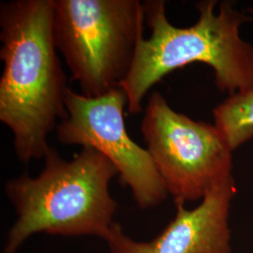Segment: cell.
I'll return each mask as SVG.
<instances>
[{"label":"cell","mask_w":253,"mask_h":253,"mask_svg":"<svg viewBox=\"0 0 253 253\" xmlns=\"http://www.w3.org/2000/svg\"><path fill=\"white\" fill-rule=\"evenodd\" d=\"M54 0L0 5V121L21 163L44 159L47 139L67 117V77L54 40Z\"/></svg>","instance_id":"1"},{"label":"cell","mask_w":253,"mask_h":253,"mask_svg":"<svg viewBox=\"0 0 253 253\" xmlns=\"http://www.w3.org/2000/svg\"><path fill=\"white\" fill-rule=\"evenodd\" d=\"M206 0L196 4L197 22L187 27L173 26L166 16L165 2H144L145 23L151 33L142 38L131 70L120 87L126 92L127 111H143L148 91L173 71L193 63L209 66L221 91L234 95L253 89V46L240 37L247 21L229 2Z\"/></svg>","instance_id":"2"},{"label":"cell","mask_w":253,"mask_h":253,"mask_svg":"<svg viewBox=\"0 0 253 253\" xmlns=\"http://www.w3.org/2000/svg\"><path fill=\"white\" fill-rule=\"evenodd\" d=\"M36 177L25 173L6 184L16 212L2 253H16L32 235H95L105 240L115 223L118 203L110 194L117 167L99 151L82 147L67 161L54 147Z\"/></svg>","instance_id":"3"},{"label":"cell","mask_w":253,"mask_h":253,"mask_svg":"<svg viewBox=\"0 0 253 253\" xmlns=\"http://www.w3.org/2000/svg\"><path fill=\"white\" fill-rule=\"evenodd\" d=\"M139 0H54V40L81 94L103 96L119 87L144 38Z\"/></svg>","instance_id":"4"},{"label":"cell","mask_w":253,"mask_h":253,"mask_svg":"<svg viewBox=\"0 0 253 253\" xmlns=\"http://www.w3.org/2000/svg\"><path fill=\"white\" fill-rule=\"evenodd\" d=\"M141 131L175 204L202 201L232 176L233 150L215 124L175 112L159 91L148 98Z\"/></svg>","instance_id":"5"},{"label":"cell","mask_w":253,"mask_h":253,"mask_svg":"<svg viewBox=\"0 0 253 253\" xmlns=\"http://www.w3.org/2000/svg\"><path fill=\"white\" fill-rule=\"evenodd\" d=\"M128 99L120 86L107 94L85 97L69 87L67 117L56 126L60 144L91 147L104 155L129 188L138 207L155 208L168 196L163 178L147 149L128 136L124 118Z\"/></svg>","instance_id":"6"},{"label":"cell","mask_w":253,"mask_h":253,"mask_svg":"<svg viewBox=\"0 0 253 253\" xmlns=\"http://www.w3.org/2000/svg\"><path fill=\"white\" fill-rule=\"evenodd\" d=\"M236 191L232 175L209 191L198 207L187 209L175 204L172 220L149 242L133 240L115 222L105 238L109 253H232L229 215Z\"/></svg>","instance_id":"7"},{"label":"cell","mask_w":253,"mask_h":253,"mask_svg":"<svg viewBox=\"0 0 253 253\" xmlns=\"http://www.w3.org/2000/svg\"><path fill=\"white\" fill-rule=\"evenodd\" d=\"M214 124L234 151L253 137V89L231 95L213 110Z\"/></svg>","instance_id":"8"}]
</instances>
